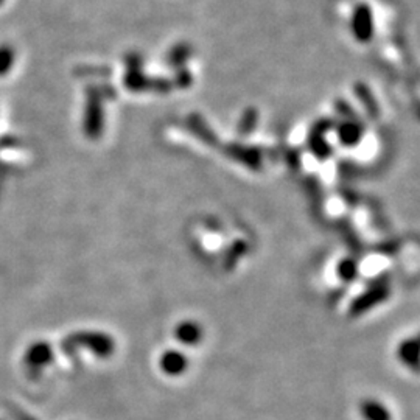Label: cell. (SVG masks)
I'll return each mask as SVG.
<instances>
[{
    "label": "cell",
    "mask_w": 420,
    "mask_h": 420,
    "mask_svg": "<svg viewBox=\"0 0 420 420\" xmlns=\"http://www.w3.org/2000/svg\"><path fill=\"white\" fill-rule=\"evenodd\" d=\"M190 55H192V47L189 46V44L181 42L179 46L172 48L170 55H168V62L173 66H181L190 58Z\"/></svg>",
    "instance_id": "5"
},
{
    "label": "cell",
    "mask_w": 420,
    "mask_h": 420,
    "mask_svg": "<svg viewBox=\"0 0 420 420\" xmlns=\"http://www.w3.org/2000/svg\"><path fill=\"white\" fill-rule=\"evenodd\" d=\"M2 2H3V0H0V3H2Z\"/></svg>",
    "instance_id": "9"
},
{
    "label": "cell",
    "mask_w": 420,
    "mask_h": 420,
    "mask_svg": "<svg viewBox=\"0 0 420 420\" xmlns=\"http://www.w3.org/2000/svg\"><path fill=\"white\" fill-rule=\"evenodd\" d=\"M176 338L181 341V344L185 346H195L203 338V330L197 322L185 321L181 322L176 327Z\"/></svg>",
    "instance_id": "4"
},
{
    "label": "cell",
    "mask_w": 420,
    "mask_h": 420,
    "mask_svg": "<svg viewBox=\"0 0 420 420\" xmlns=\"http://www.w3.org/2000/svg\"><path fill=\"white\" fill-rule=\"evenodd\" d=\"M15 64V50L8 46L0 47V77L11 71Z\"/></svg>",
    "instance_id": "7"
},
{
    "label": "cell",
    "mask_w": 420,
    "mask_h": 420,
    "mask_svg": "<svg viewBox=\"0 0 420 420\" xmlns=\"http://www.w3.org/2000/svg\"><path fill=\"white\" fill-rule=\"evenodd\" d=\"M361 416L365 420H392L391 411L386 406L374 399H366L361 403Z\"/></svg>",
    "instance_id": "3"
},
{
    "label": "cell",
    "mask_w": 420,
    "mask_h": 420,
    "mask_svg": "<svg viewBox=\"0 0 420 420\" xmlns=\"http://www.w3.org/2000/svg\"><path fill=\"white\" fill-rule=\"evenodd\" d=\"M187 366H189V361L178 350H167L161 358V369L167 375H173V377L184 374L187 371Z\"/></svg>",
    "instance_id": "2"
},
{
    "label": "cell",
    "mask_w": 420,
    "mask_h": 420,
    "mask_svg": "<svg viewBox=\"0 0 420 420\" xmlns=\"http://www.w3.org/2000/svg\"><path fill=\"white\" fill-rule=\"evenodd\" d=\"M352 31L355 37L361 42H367L374 36L372 11L367 5L356 6L352 16Z\"/></svg>",
    "instance_id": "1"
},
{
    "label": "cell",
    "mask_w": 420,
    "mask_h": 420,
    "mask_svg": "<svg viewBox=\"0 0 420 420\" xmlns=\"http://www.w3.org/2000/svg\"><path fill=\"white\" fill-rule=\"evenodd\" d=\"M400 358L403 360L405 365L411 366V369H417V343L406 341L402 349H400Z\"/></svg>",
    "instance_id": "6"
},
{
    "label": "cell",
    "mask_w": 420,
    "mask_h": 420,
    "mask_svg": "<svg viewBox=\"0 0 420 420\" xmlns=\"http://www.w3.org/2000/svg\"><path fill=\"white\" fill-rule=\"evenodd\" d=\"M361 136V128L356 127L355 123H346L340 131V137L341 140L344 142V145H352L354 142H356L360 139Z\"/></svg>",
    "instance_id": "8"
}]
</instances>
